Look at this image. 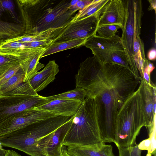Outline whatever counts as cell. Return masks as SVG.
Masks as SVG:
<instances>
[{
    "label": "cell",
    "mask_w": 156,
    "mask_h": 156,
    "mask_svg": "<svg viewBox=\"0 0 156 156\" xmlns=\"http://www.w3.org/2000/svg\"><path fill=\"white\" fill-rule=\"evenodd\" d=\"M100 117L98 98L86 97L73 116L63 145H87L103 142L99 129Z\"/></svg>",
    "instance_id": "obj_1"
},
{
    "label": "cell",
    "mask_w": 156,
    "mask_h": 156,
    "mask_svg": "<svg viewBox=\"0 0 156 156\" xmlns=\"http://www.w3.org/2000/svg\"><path fill=\"white\" fill-rule=\"evenodd\" d=\"M145 119L139 87L124 101L118 110L114 143L117 147L133 146Z\"/></svg>",
    "instance_id": "obj_2"
},
{
    "label": "cell",
    "mask_w": 156,
    "mask_h": 156,
    "mask_svg": "<svg viewBox=\"0 0 156 156\" xmlns=\"http://www.w3.org/2000/svg\"><path fill=\"white\" fill-rule=\"evenodd\" d=\"M70 117L58 115L35 122L5 136L0 139V143L2 146L18 150L31 156H41L37 148L38 143Z\"/></svg>",
    "instance_id": "obj_3"
},
{
    "label": "cell",
    "mask_w": 156,
    "mask_h": 156,
    "mask_svg": "<svg viewBox=\"0 0 156 156\" xmlns=\"http://www.w3.org/2000/svg\"><path fill=\"white\" fill-rule=\"evenodd\" d=\"M125 2L126 16L121 41L130 70L136 78L140 81L141 78L134 60L133 46L136 38L141 33L142 2L141 0H126Z\"/></svg>",
    "instance_id": "obj_4"
},
{
    "label": "cell",
    "mask_w": 156,
    "mask_h": 156,
    "mask_svg": "<svg viewBox=\"0 0 156 156\" xmlns=\"http://www.w3.org/2000/svg\"><path fill=\"white\" fill-rule=\"evenodd\" d=\"M97 97L99 104L101 137L105 143H114L117 114L126 98L114 88L102 89L98 92Z\"/></svg>",
    "instance_id": "obj_5"
},
{
    "label": "cell",
    "mask_w": 156,
    "mask_h": 156,
    "mask_svg": "<svg viewBox=\"0 0 156 156\" xmlns=\"http://www.w3.org/2000/svg\"><path fill=\"white\" fill-rule=\"evenodd\" d=\"M25 29L19 0H0V44L24 34Z\"/></svg>",
    "instance_id": "obj_6"
},
{
    "label": "cell",
    "mask_w": 156,
    "mask_h": 156,
    "mask_svg": "<svg viewBox=\"0 0 156 156\" xmlns=\"http://www.w3.org/2000/svg\"><path fill=\"white\" fill-rule=\"evenodd\" d=\"M49 101L46 97L39 95L0 96V124L16 114L36 108Z\"/></svg>",
    "instance_id": "obj_7"
},
{
    "label": "cell",
    "mask_w": 156,
    "mask_h": 156,
    "mask_svg": "<svg viewBox=\"0 0 156 156\" xmlns=\"http://www.w3.org/2000/svg\"><path fill=\"white\" fill-rule=\"evenodd\" d=\"M101 14L97 13L79 20L70 22L63 27L54 38L52 44L74 39H88L95 35Z\"/></svg>",
    "instance_id": "obj_8"
},
{
    "label": "cell",
    "mask_w": 156,
    "mask_h": 156,
    "mask_svg": "<svg viewBox=\"0 0 156 156\" xmlns=\"http://www.w3.org/2000/svg\"><path fill=\"white\" fill-rule=\"evenodd\" d=\"M57 1L19 0L26 22L24 34H34L38 24Z\"/></svg>",
    "instance_id": "obj_9"
},
{
    "label": "cell",
    "mask_w": 156,
    "mask_h": 156,
    "mask_svg": "<svg viewBox=\"0 0 156 156\" xmlns=\"http://www.w3.org/2000/svg\"><path fill=\"white\" fill-rule=\"evenodd\" d=\"M57 116L51 112L35 108L18 113L0 124V139L18 129Z\"/></svg>",
    "instance_id": "obj_10"
},
{
    "label": "cell",
    "mask_w": 156,
    "mask_h": 156,
    "mask_svg": "<svg viewBox=\"0 0 156 156\" xmlns=\"http://www.w3.org/2000/svg\"><path fill=\"white\" fill-rule=\"evenodd\" d=\"M71 1H57L38 24L34 35L49 29L63 28L71 22L76 12L70 9Z\"/></svg>",
    "instance_id": "obj_11"
},
{
    "label": "cell",
    "mask_w": 156,
    "mask_h": 156,
    "mask_svg": "<svg viewBox=\"0 0 156 156\" xmlns=\"http://www.w3.org/2000/svg\"><path fill=\"white\" fill-rule=\"evenodd\" d=\"M73 116L53 132L41 139L37 144L41 156H60L63 143L71 125Z\"/></svg>",
    "instance_id": "obj_12"
},
{
    "label": "cell",
    "mask_w": 156,
    "mask_h": 156,
    "mask_svg": "<svg viewBox=\"0 0 156 156\" xmlns=\"http://www.w3.org/2000/svg\"><path fill=\"white\" fill-rule=\"evenodd\" d=\"M142 98L148 134L156 127V86H151L143 79L139 86Z\"/></svg>",
    "instance_id": "obj_13"
},
{
    "label": "cell",
    "mask_w": 156,
    "mask_h": 156,
    "mask_svg": "<svg viewBox=\"0 0 156 156\" xmlns=\"http://www.w3.org/2000/svg\"><path fill=\"white\" fill-rule=\"evenodd\" d=\"M100 16L98 26L116 25L123 29L126 16L125 0H109Z\"/></svg>",
    "instance_id": "obj_14"
},
{
    "label": "cell",
    "mask_w": 156,
    "mask_h": 156,
    "mask_svg": "<svg viewBox=\"0 0 156 156\" xmlns=\"http://www.w3.org/2000/svg\"><path fill=\"white\" fill-rule=\"evenodd\" d=\"M82 103L74 100L55 99L35 108L57 115L71 117L76 113Z\"/></svg>",
    "instance_id": "obj_15"
},
{
    "label": "cell",
    "mask_w": 156,
    "mask_h": 156,
    "mask_svg": "<svg viewBox=\"0 0 156 156\" xmlns=\"http://www.w3.org/2000/svg\"><path fill=\"white\" fill-rule=\"evenodd\" d=\"M83 45L91 50L94 56L109 51L124 50L121 37L116 34L108 38L94 35L88 38Z\"/></svg>",
    "instance_id": "obj_16"
},
{
    "label": "cell",
    "mask_w": 156,
    "mask_h": 156,
    "mask_svg": "<svg viewBox=\"0 0 156 156\" xmlns=\"http://www.w3.org/2000/svg\"><path fill=\"white\" fill-rule=\"evenodd\" d=\"M59 72L58 65L54 60H50L43 70L35 73L27 81L37 92L43 90L53 81Z\"/></svg>",
    "instance_id": "obj_17"
},
{
    "label": "cell",
    "mask_w": 156,
    "mask_h": 156,
    "mask_svg": "<svg viewBox=\"0 0 156 156\" xmlns=\"http://www.w3.org/2000/svg\"><path fill=\"white\" fill-rule=\"evenodd\" d=\"M67 152L72 156H115L112 147L101 143L87 145L67 146Z\"/></svg>",
    "instance_id": "obj_18"
},
{
    "label": "cell",
    "mask_w": 156,
    "mask_h": 156,
    "mask_svg": "<svg viewBox=\"0 0 156 156\" xmlns=\"http://www.w3.org/2000/svg\"><path fill=\"white\" fill-rule=\"evenodd\" d=\"M45 48H40L31 54L22 63L25 73L23 82L27 81L30 78L44 67L39 62L41 57L46 50Z\"/></svg>",
    "instance_id": "obj_19"
},
{
    "label": "cell",
    "mask_w": 156,
    "mask_h": 156,
    "mask_svg": "<svg viewBox=\"0 0 156 156\" xmlns=\"http://www.w3.org/2000/svg\"><path fill=\"white\" fill-rule=\"evenodd\" d=\"M94 56L101 63L108 62L117 64L131 71L124 50H115L107 51Z\"/></svg>",
    "instance_id": "obj_20"
},
{
    "label": "cell",
    "mask_w": 156,
    "mask_h": 156,
    "mask_svg": "<svg viewBox=\"0 0 156 156\" xmlns=\"http://www.w3.org/2000/svg\"><path fill=\"white\" fill-rule=\"evenodd\" d=\"M109 0H94L83 9L79 10L71 22H74L94 14L102 13Z\"/></svg>",
    "instance_id": "obj_21"
},
{
    "label": "cell",
    "mask_w": 156,
    "mask_h": 156,
    "mask_svg": "<svg viewBox=\"0 0 156 156\" xmlns=\"http://www.w3.org/2000/svg\"><path fill=\"white\" fill-rule=\"evenodd\" d=\"M87 39H74L65 42L51 44L42 55L41 58L49 55L73 48L83 46Z\"/></svg>",
    "instance_id": "obj_22"
},
{
    "label": "cell",
    "mask_w": 156,
    "mask_h": 156,
    "mask_svg": "<svg viewBox=\"0 0 156 156\" xmlns=\"http://www.w3.org/2000/svg\"><path fill=\"white\" fill-rule=\"evenodd\" d=\"M133 53L134 61L142 79L146 58L143 42L140 36L135 39L133 46Z\"/></svg>",
    "instance_id": "obj_23"
},
{
    "label": "cell",
    "mask_w": 156,
    "mask_h": 156,
    "mask_svg": "<svg viewBox=\"0 0 156 156\" xmlns=\"http://www.w3.org/2000/svg\"><path fill=\"white\" fill-rule=\"evenodd\" d=\"M87 95L86 90L84 89L76 87L73 90L58 94L46 97L50 101L55 99H64L77 101L83 102Z\"/></svg>",
    "instance_id": "obj_24"
},
{
    "label": "cell",
    "mask_w": 156,
    "mask_h": 156,
    "mask_svg": "<svg viewBox=\"0 0 156 156\" xmlns=\"http://www.w3.org/2000/svg\"><path fill=\"white\" fill-rule=\"evenodd\" d=\"M25 73L22 65L18 71L4 84L0 86V96L10 91L23 82Z\"/></svg>",
    "instance_id": "obj_25"
},
{
    "label": "cell",
    "mask_w": 156,
    "mask_h": 156,
    "mask_svg": "<svg viewBox=\"0 0 156 156\" xmlns=\"http://www.w3.org/2000/svg\"><path fill=\"white\" fill-rule=\"evenodd\" d=\"M23 61L18 57L0 54V77L12 67L21 63Z\"/></svg>",
    "instance_id": "obj_26"
},
{
    "label": "cell",
    "mask_w": 156,
    "mask_h": 156,
    "mask_svg": "<svg viewBox=\"0 0 156 156\" xmlns=\"http://www.w3.org/2000/svg\"><path fill=\"white\" fill-rule=\"evenodd\" d=\"M38 95L37 92L33 89L29 82L27 81L22 83L15 89L1 96L25 95L37 96Z\"/></svg>",
    "instance_id": "obj_27"
},
{
    "label": "cell",
    "mask_w": 156,
    "mask_h": 156,
    "mask_svg": "<svg viewBox=\"0 0 156 156\" xmlns=\"http://www.w3.org/2000/svg\"><path fill=\"white\" fill-rule=\"evenodd\" d=\"M121 29L116 25H105L98 26L97 32L98 36L105 38L111 37L115 34L118 30Z\"/></svg>",
    "instance_id": "obj_28"
},
{
    "label": "cell",
    "mask_w": 156,
    "mask_h": 156,
    "mask_svg": "<svg viewBox=\"0 0 156 156\" xmlns=\"http://www.w3.org/2000/svg\"><path fill=\"white\" fill-rule=\"evenodd\" d=\"M117 147L119 156H141L142 150L139 149L138 145L129 147L117 146Z\"/></svg>",
    "instance_id": "obj_29"
},
{
    "label": "cell",
    "mask_w": 156,
    "mask_h": 156,
    "mask_svg": "<svg viewBox=\"0 0 156 156\" xmlns=\"http://www.w3.org/2000/svg\"><path fill=\"white\" fill-rule=\"evenodd\" d=\"M93 0H71L70 9L73 12H76L78 10L83 9L92 3Z\"/></svg>",
    "instance_id": "obj_30"
},
{
    "label": "cell",
    "mask_w": 156,
    "mask_h": 156,
    "mask_svg": "<svg viewBox=\"0 0 156 156\" xmlns=\"http://www.w3.org/2000/svg\"><path fill=\"white\" fill-rule=\"evenodd\" d=\"M22 66L21 63L15 66L10 69L0 77V86L7 82L19 69Z\"/></svg>",
    "instance_id": "obj_31"
},
{
    "label": "cell",
    "mask_w": 156,
    "mask_h": 156,
    "mask_svg": "<svg viewBox=\"0 0 156 156\" xmlns=\"http://www.w3.org/2000/svg\"><path fill=\"white\" fill-rule=\"evenodd\" d=\"M155 68L153 64L146 58L145 59L144 73H145L150 75L151 73Z\"/></svg>",
    "instance_id": "obj_32"
},
{
    "label": "cell",
    "mask_w": 156,
    "mask_h": 156,
    "mask_svg": "<svg viewBox=\"0 0 156 156\" xmlns=\"http://www.w3.org/2000/svg\"><path fill=\"white\" fill-rule=\"evenodd\" d=\"M147 57L148 59L151 61H154L156 58V50L154 48L150 49L148 51Z\"/></svg>",
    "instance_id": "obj_33"
},
{
    "label": "cell",
    "mask_w": 156,
    "mask_h": 156,
    "mask_svg": "<svg viewBox=\"0 0 156 156\" xmlns=\"http://www.w3.org/2000/svg\"><path fill=\"white\" fill-rule=\"evenodd\" d=\"M148 1L150 3V6L148 9V10H154L155 12H156V0H149Z\"/></svg>",
    "instance_id": "obj_34"
},
{
    "label": "cell",
    "mask_w": 156,
    "mask_h": 156,
    "mask_svg": "<svg viewBox=\"0 0 156 156\" xmlns=\"http://www.w3.org/2000/svg\"><path fill=\"white\" fill-rule=\"evenodd\" d=\"M5 156H21V155L13 150H7L6 151Z\"/></svg>",
    "instance_id": "obj_35"
},
{
    "label": "cell",
    "mask_w": 156,
    "mask_h": 156,
    "mask_svg": "<svg viewBox=\"0 0 156 156\" xmlns=\"http://www.w3.org/2000/svg\"><path fill=\"white\" fill-rule=\"evenodd\" d=\"M60 156H72L67 152L66 146L63 145L62 148L61 154Z\"/></svg>",
    "instance_id": "obj_36"
},
{
    "label": "cell",
    "mask_w": 156,
    "mask_h": 156,
    "mask_svg": "<svg viewBox=\"0 0 156 156\" xmlns=\"http://www.w3.org/2000/svg\"><path fill=\"white\" fill-rule=\"evenodd\" d=\"M6 151L3 148L0 149V156H5Z\"/></svg>",
    "instance_id": "obj_37"
},
{
    "label": "cell",
    "mask_w": 156,
    "mask_h": 156,
    "mask_svg": "<svg viewBox=\"0 0 156 156\" xmlns=\"http://www.w3.org/2000/svg\"><path fill=\"white\" fill-rule=\"evenodd\" d=\"M2 145L0 143V149L2 148Z\"/></svg>",
    "instance_id": "obj_38"
}]
</instances>
